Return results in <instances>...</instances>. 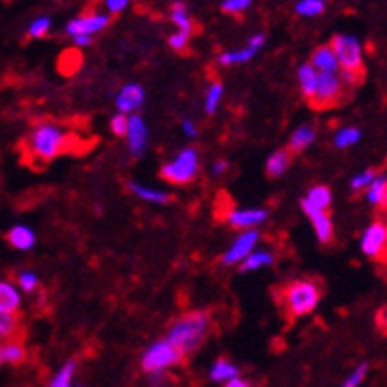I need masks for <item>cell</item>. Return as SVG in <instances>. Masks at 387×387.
Masks as SVG:
<instances>
[{
	"label": "cell",
	"instance_id": "1",
	"mask_svg": "<svg viewBox=\"0 0 387 387\" xmlns=\"http://www.w3.org/2000/svg\"><path fill=\"white\" fill-rule=\"evenodd\" d=\"M75 138L69 130L56 122H39L30 132L26 140V152L34 161L47 164L56 157L69 154L75 148Z\"/></svg>",
	"mask_w": 387,
	"mask_h": 387
},
{
	"label": "cell",
	"instance_id": "2",
	"mask_svg": "<svg viewBox=\"0 0 387 387\" xmlns=\"http://www.w3.org/2000/svg\"><path fill=\"white\" fill-rule=\"evenodd\" d=\"M212 319L209 311L197 309V311H189V313L181 314L173 324L167 328L166 338L176 344L179 350L187 354H193L197 348H201L209 334H211Z\"/></svg>",
	"mask_w": 387,
	"mask_h": 387
},
{
	"label": "cell",
	"instance_id": "3",
	"mask_svg": "<svg viewBox=\"0 0 387 387\" xmlns=\"http://www.w3.org/2000/svg\"><path fill=\"white\" fill-rule=\"evenodd\" d=\"M321 297H323V291L314 279H295L283 287L281 305L285 309L287 317L299 319V317L313 313L317 305L321 303Z\"/></svg>",
	"mask_w": 387,
	"mask_h": 387
},
{
	"label": "cell",
	"instance_id": "4",
	"mask_svg": "<svg viewBox=\"0 0 387 387\" xmlns=\"http://www.w3.org/2000/svg\"><path fill=\"white\" fill-rule=\"evenodd\" d=\"M185 354L173 342L161 338V340L152 342L144 350L142 358H140V366L148 376H156V374H166L167 369L179 366Z\"/></svg>",
	"mask_w": 387,
	"mask_h": 387
},
{
	"label": "cell",
	"instance_id": "5",
	"mask_svg": "<svg viewBox=\"0 0 387 387\" xmlns=\"http://www.w3.org/2000/svg\"><path fill=\"white\" fill-rule=\"evenodd\" d=\"M199 167H201L199 152L195 148H185L161 167L159 176L169 185H189L199 176Z\"/></svg>",
	"mask_w": 387,
	"mask_h": 387
},
{
	"label": "cell",
	"instance_id": "6",
	"mask_svg": "<svg viewBox=\"0 0 387 387\" xmlns=\"http://www.w3.org/2000/svg\"><path fill=\"white\" fill-rule=\"evenodd\" d=\"M331 46L338 57L342 71L364 73V46L358 37L352 34H338L332 37Z\"/></svg>",
	"mask_w": 387,
	"mask_h": 387
},
{
	"label": "cell",
	"instance_id": "7",
	"mask_svg": "<svg viewBox=\"0 0 387 387\" xmlns=\"http://www.w3.org/2000/svg\"><path fill=\"white\" fill-rule=\"evenodd\" d=\"M344 83H342L338 73H319V85H317V92L311 99V106L317 111H326L336 106L344 97Z\"/></svg>",
	"mask_w": 387,
	"mask_h": 387
},
{
	"label": "cell",
	"instance_id": "8",
	"mask_svg": "<svg viewBox=\"0 0 387 387\" xmlns=\"http://www.w3.org/2000/svg\"><path fill=\"white\" fill-rule=\"evenodd\" d=\"M360 250L369 259H383L387 256V222L374 221L366 226L360 238Z\"/></svg>",
	"mask_w": 387,
	"mask_h": 387
},
{
	"label": "cell",
	"instance_id": "9",
	"mask_svg": "<svg viewBox=\"0 0 387 387\" xmlns=\"http://www.w3.org/2000/svg\"><path fill=\"white\" fill-rule=\"evenodd\" d=\"M259 238H262V234H259V231H256V228H252V231H240L236 240L232 242L231 248L222 254V264H224L226 268L240 266V264L256 250Z\"/></svg>",
	"mask_w": 387,
	"mask_h": 387
},
{
	"label": "cell",
	"instance_id": "10",
	"mask_svg": "<svg viewBox=\"0 0 387 387\" xmlns=\"http://www.w3.org/2000/svg\"><path fill=\"white\" fill-rule=\"evenodd\" d=\"M111 14L106 12H89V14H81L73 18L67 26H65V34L67 36H94L102 30L109 28L111 24Z\"/></svg>",
	"mask_w": 387,
	"mask_h": 387
},
{
	"label": "cell",
	"instance_id": "11",
	"mask_svg": "<svg viewBox=\"0 0 387 387\" xmlns=\"http://www.w3.org/2000/svg\"><path fill=\"white\" fill-rule=\"evenodd\" d=\"M266 46V34H254L250 37L246 47L242 49H232V51H222L219 56V65L222 67H234V65H242L252 61L254 57L258 56V51Z\"/></svg>",
	"mask_w": 387,
	"mask_h": 387
},
{
	"label": "cell",
	"instance_id": "12",
	"mask_svg": "<svg viewBox=\"0 0 387 387\" xmlns=\"http://www.w3.org/2000/svg\"><path fill=\"white\" fill-rule=\"evenodd\" d=\"M268 209H259V207H254V209H232L226 214L228 224H231L232 228H236V231H252L256 226H262L264 222H268Z\"/></svg>",
	"mask_w": 387,
	"mask_h": 387
},
{
	"label": "cell",
	"instance_id": "13",
	"mask_svg": "<svg viewBox=\"0 0 387 387\" xmlns=\"http://www.w3.org/2000/svg\"><path fill=\"white\" fill-rule=\"evenodd\" d=\"M301 209H303V212L309 216V221L313 224L317 240L321 244H324V246L331 244L332 240H334V224H332L328 211H317V209H313L311 204H307L305 201H301Z\"/></svg>",
	"mask_w": 387,
	"mask_h": 387
},
{
	"label": "cell",
	"instance_id": "14",
	"mask_svg": "<svg viewBox=\"0 0 387 387\" xmlns=\"http://www.w3.org/2000/svg\"><path fill=\"white\" fill-rule=\"evenodd\" d=\"M148 126L142 116L132 114L128 120V132H126V142H128L130 154L134 157H140L146 152V144H148Z\"/></svg>",
	"mask_w": 387,
	"mask_h": 387
},
{
	"label": "cell",
	"instance_id": "15",
	"mask_svg": "<svg viewBox=\"0 0 387 387\" xmlns=\"http://www.w3.org/2000/svg\"><path fill=\"white\" fill-rule=\"evenodd\" d=\"M144 99H146L144 89L138 83H128L120 89L114 102H116L118 112H122V114H136V111L144 104Z\"/></svg>",
	"mask_w": 387,
	"mask_h": 387
},
{
	"label": "cell",
	"instance_id": "16",
	"mask_svg": "<svg viewBox=\"0 0 387 387\" xmlns=\"http://www.w3.org/2000/svg\"><path fill=\"white\" fill-rule=\"evenodd\" d=\"M309 63L313 65L319 73H338V71H340L338 57L334 54V49H332L331 44L317 47L313 51V56H311V61H309Z\"/></svg>",
	"mask_w": 387,
	"mask_h": 387
},
{
	"label": "cell",
	"instance_id": "17",
	"mask_svg": "<svg viewBox=\"0 0 387 387\" xmlns=\"http://www.w3.org/2000/svg\"><path fill=\"white\" fill-rule=\"evenodd\" d=\"M22 307V291L16 283L0 279V313H18Z\"/></svg>",
	"mask_w": 387,
	"mask_h": 387
},
{
	"label": "cell",
	"instance_id": "18",
	"mask_svg": "<svg viewBox=\"0 0 387 387\" xmlns=\"http://www.w3.org/2000/svg\"><path fill=\"white\" fill-rule=\"evenodd\" d=\"M238 376H240L238 364H234L231 358H224V356L214 360L211 369H209V378H211V381H214V383H221V386H224V383H226V381H231V379L238 378Z\"/></svg>",
	"mask_w": 387,
	"mask_h": 387
},
{
	"label": "cell",
	"instance_id": "19",
	"mask_svg": "<svg viewBox=\"0 0 387 387\" xmlns=\"http://www.w3.org/2000/svg\"><path fill=\"white\" fill-rule=\"evenodd\" d=\"M6 240L14 250L20 252H28L36 246V232L32 231L26 224H16L6 232Z\"/></svg>",
	"mask_w": 387,
	"mask_h": 387
},
{
	"label": "cell",
	"instance_id": "20",
	"mask_svg": "<svg viewBox=\"0 0 387 387\" xmlns=\"http://www.w3.org/2000/svg\"><path fill=\"white\" fill-rule=\"evenodd\" d=\"M314 140H317V130H314L311 124H303V126H299V128L291 134L289 144H287V149H289L293 156H299V154H303V152H307V149L313 146Z\"/></svg>",
	"mask_w": 387,
	"mask_h": 387
},
{
	"label": "cell",
	"instance_id": "21",
	"mask_svg": "<svg viewBox=\"0 0 387 387\" xmlns=\"http://www.w3.org/2000/svg\"><path fill=\"white\" fill-rule=\"evenodd\" d=\"M293 164V154L289 149H277L266 161V173L269 179H277V177L285 176L289 167Z\"/></svg>",
	"mask_w": 387,
	"mask_h": 387
},
{
	"label": "cell",
	"instance_id": "22",
	"mask_svg": "<svg viewBox=\"0 0 387 387\" xmlns=\"http://www.w3.org/2000/svg\"><path fill=\"white\" fill-rule=\"evenodd\" d=\"M130 193L134 197H138L140 201H146V203L154 204H167L171 201V195L167 191H161V189H154V187H148V185L142 183H128Z\"/></svg>",
	"mask_w": 387,
	"mask_h": 387
},
{
	"label": "cell",
	"instance_id": "23",
	"mask_svg": "<svg viewBox=\"0 0 387 387\" xmlns=\"http://www.w3.org/2000/svg\"><path fill=\"white\" fill-rule=\"evenodd\" d=\"M169 20L173 22V26H176L179 32H185V34H191V36H193L195 22L193 18H191L189 8H187L185 2L176 0V2L171 4V8H169Z\"/></svg>",
	"mask_w": 387,
	"mask_h": 387
},
{
	"label": "cell",
	"instance_id": "24",
	"mask_svg": "<svg viewBox=\"0 0 387 387\" xmlns=\"http://www.w3.org/2000/svg\"><path fill=\"white\" fill-rule=\"evenodd\" d=\"M297 79H299V89L303 92V97L307 101H311L319 85V71L311 63H303L297 71Z\"/></svg>",
	"mask_w": 387,
	"mask_h": 387
},
{
	"label": "cell",
	"instance_id": "25",
	"mask_svg": "<svg viewBox=\"0 0 387 387\" xmlns=\"http://www.w3.org/2000/svg\"><path fill=\"white\" fill-rule=\"evenodd\" d=\"M276 264V254L269 252V250H254L248 258L240 264V271L242 274H248V271H258L262 268H269Z\"/></svg>",
	"mask_w": 387,
	"mask_h": 387
},
{
	"label": "cell",
	"instance_id": "26",
	"mask_svg": "<svg viewBox=\"0 0 387 387\" xmlns=\"http://www.w3.org/2000/svg\"><path fill=\"white\" fill-rule=\"evenodd\" d=\"M366 201L371 207H386L387 204V173H378L376 179L369 183V187L364 191Z\"/></svg>",
	"mask_w": 387,
	"mask_h": 387
},
{
	"label": "cell",
	"instance_id": "27",
	"mask_svg": "<svg viewBox=\"0 0 387 387\" xmlns=\"http://www.w3.org/2000/svg\"><path fill=\"white\" fill-rule=\"evenodd\" d=\"M303 201L317 211H328L332 207V191L326 185H314L307 191V197Z\"/></svg>",
	"mask_w": 387,
	"mask_h": 387
},
{
	"label": "cell",
	"instance_id": "28",
	"mask_svg": "<svg viewBox=\"0 0 387 387\" xmlns=\"http://www.w3.org/2000/svg\"><path fill=\"white\" fill-rule=\"evenodd\" d=\"M75 376H77V362L67 360L61 368L49 379V387H75Z\"/></svg>",
	"mask_w": 387,
	"mask_h": 387
},
{
	"label": "cell",
	"instance_id": "29",
	"mask_svg": "<svg viewBox=\"0 0 387 387\" xmlns=\"http://www.w3.org/2000/svg\"><path fill=\"white\" fill-rule=\"evenodd\" d=\"M360 140H362V130L356 126H344L334 134V146L338 149H348L356 146Z\"/></svg>",
	"mask_w": 387,
	"mask_h": 387
},
{
	"label": "cell",
	"instance_id": "30",
	"mask_svg": "<svg viewBox=\"0 0 387 387\" xmlns=\"http://www.w3.org/2000/svg\"><path fill=\"white\" fill-rule=\"evenodd\" d=\"M2 360L4 364L18 366L26 360V348L18 340H6L2 344Z\"/></svg>",
	"mask_w": 387,
	"mask_h": 387
},
{
	"label": "cell",
	"instance_id": "31",
	"mask_svg": "<svg viewBox=\"0 0 387 387\" xmlns=\"http://www.w3.org/2000/svg\"><path fill=\"white\" fill-rule=\"evenodd\" d=\"M222 97H224V85L221 81H212L207 89V94H204V112L207 114H214L221 106Z\"/></svg>",
	"mask_w": 387,
	"mask_h": 387
},
{
	"label": "cell",
	"instance_id": "32",
	"mask_svg": "<svg viewBox=\"0 0 387 387\" xmlns=\"http://www.w3.org/2000/svg\"><path fill=\"white\" fill-rule=\"evenodd\" d=\"M326 10V0H299L295 4V14L301 18L321 16Z\"/></svg>",
	"mask_w": 387,
	"mask_h": 387
},
{
	"label": "cell",
	"instance_id": "33",
	"mask_svg": "<svg viewBox=\"0 0 387 387\" xmlns=\"http://www.w3.org/2000/svg\"><path fill=\"white\" fill-rule=\"evenodd\" d=\"M369 376V364L368 362H360L356 368L352 369L350 374L344 378L340 387H362L366 383V379Z\"/></svg>",
	"mask_w": 387,
	"mask_h": 387
},
{
	"label": "cell",
	"instance_id": "34",
	"mask_svg": "<svg viewBox=\"0 0 387 387\" xmlns=\"http://www.w3.org/2000/svg\"><path fill=\"white\" fill-rule=\"evenodd\" d=\"M18 332V317L14 313H0V340H12Z\"/></svg>",
	"mask_w": 387,
	"mask_h": 387
},
{
	"label": "cell",
	"instance_id": "35",
	"mask_svg": "<svg viewBox=\"0 0 387 387\" xmlns=\"http://www.w3.org/2000/svg\"><path fill=\"white\" fill-rule=\"evenodd\" d=\"M379 171L378 169H374V167H368V169H364V171H360V173H356V176L352 177L350 181V189L354 191V193H360V191H366L369 187V183L376 179V176H378Z\"/></svg>",
	"mask_w": 387,
	"mask_h": 387
},
{
	"label": "cell",
	"instance_id": "36",
	"mask_svg": "<svg viewBox=\"0 0 387 387\" xmlns=\"http://www.w3.org/2000/svg\"><path fill=\"white\" fill-rule=\"evenodd\" d=\"M16 285L24 293H34L37 287H39V277L32 269H22V271H18V276H16Z\"/></svg>",
	"mask_w": 387,
	"mask_h": 387
},
{
	"label": "cell",
	"instance_id": "37",
	"mask_svg": "<svg viewBox=\"0 0 387 387\" xmlns=\"http://www.w3.org/2000/svg\"><path fill=\"white\" fill-rule=\"evenodd\" d=\"M51 30V18L49 16H37L36 20H32L28 26V37L32 39H42L46 37Z\"/></svg>",
	"mask_w": 387,
	"mask_h": 387
},
{
	"label": "cell",
	"instance_id": "38",
	"mask_svg": "<svg viewBox=\"0 0 387 387\" xmlns=\"http://www.w3.org/2000/svg\"><path fill=\"white\" fill-rule=\"evenodd\" d=\"M254 4V0H222L221 10L224 14H231V16H240L244 14L250 6Z\"/></svg>",
	"mask_w": 387,
	"mask_h": 387
},
{
	"label": "cell",
	"instance_id": "39",
	"mask_svg": "<svg viewBox=\"0 0 387 387\" xmlns=\"http://www.w3.org/2000/svg\"><path fill=\"white\" fill-rule=\"evenodd\" d=\"M189 42H191V34H185V32H179V30L167 37L169 47H171L173 51H177V54H185L187 47H189Z\"/></svg>",
	"mask_w": 387,
	"mask_h": 387
},
{
	"label": "cell",
	"instance_id": "40",
	"mask_svg": "<svg viewBox=\"0 0 387 387\" xmlns=\"http://www.w3.org/2000/svg\"><path fill=\"white\" fill-rule=\"evenodd\" d=\"M128 114H114L111 118V132L114 136H118V138H126V132H128Z\"/></svg>",
	"mask_w": 387,
	"mask_h": 387
},
{
	"label": "cell",
	"instance_id": "41",
	"mask_svg": "<svg viewBox=\"0 0 387 387\" xmlns=\"http://www.w3.org/2000/svg\"><path fill=\"white\" fill-rule=\"evenodd\" d=\"M102 4H104V8H106V14H120V12H124V10L128 8L130 0H102Z\"/></svg>",
	"mask_w": 387,
	"mask_h": 387
},
{
	"label": "cell",
	"instance_id": "42",
	"mask_svg": "<svg viewBox=\"0 0 387 387\" xmlns=\"http://www.w3.org/2000/svg\"><path fill=\"white\" fill-rule=\"evenodd\" d=\"M338 75H340L342 83H344V87H358L360 81H362V75L364 73H354V71H338Z\"/></svg>",
	"mask_w": 387,
	"mask_h": 387
},
{
	"label": "cell",
	"instance_id": "43",
	"mask_svg": "<svg viewBox=\"0 0 387 387\" xmlns=\"http://www.w3.org/2000/svg\"><path fill=\"white\" fill-rule=\"evenodd\" d=\"M181 128H183L185 136H189V138H197V124H195L193 120L185 118L181 122Z\"/></svg>",
	"mask_w": 387,
	"mask_h": 387
},
{
	"label": "cell",
	"instance_id": "44",
	"mask_svg": "<svg viewBox=\"0 0 387 387\" xmlns=\"http://www.w3.org/2000/svg\"><path fill=\"white\" fill-rule=\"evenodd\" d=\"M222 387H254L252 386V381H248L246 378H242V376H238V378L231 379V381H226Z\"/></svg>",
	"mask_w": 387,
	"mask_h": 387
},
{
	"label": "cell",
	"instance_id": "45",
	"mask_svg": "<svg viewBox=\"0 0 387 387\" xmlns=\"http://www.w3.org/2000/svg\"><path fill=\"white\" fill-rule=\"evenodd\" d=\"M226 171H228V161H226V159H219V161L212 166V173H214V176H224Z\"/></svg>",
	"mask_w": 387,
	"mask_h": 387
},
{
	"label": "cell",
	"instance_id": "46",
	"mask_svg": "<svg viewBox=\"0 0 387 387\" xmlns=\"http://www.w3.org/2000/svg\"><path fill=\"white\" fill-rule=\"evenodd\" d=\"M71 39L77 47H87L92 44V36H73Z\"/></svg>",
	"mask_w": 387,
	"mask_h": 387
},
{
	"label": "cell",
	"instance_id": "47",
	"mask_svg": "<svg viewBox=\"0 0 387 387\" xmlns=\"http://www.w3.org/2000/svg\"><path fill=\"white\" fill-rule=\"evenodd\" d=\"M381 319H383V323L387 324V309H386V311H383V314H381Z\"/></svg>",
	"mask_w": 387,
	"mask_h": 387
},
{
	"label": "cell",
	"instance_id": "48",
	"mask_svg": "<svg viewBox=\"0 0 387 387\" xmlns=\"http://www.w3.org/2000/svg\"><path fill=\"white\" fill-rule=\"evenodd\" d=\"M0 364H4V360H2V344H0Z\"/></svg>",
	"mask_w": 387,
	"mask_h": 387
},
{
	"label": "cell",
	"instance_id": "49",
	"mask_svg": "<svg viewBox=\"0 0 387 387\" xmlns=\"http://www.w3.org/2000/svg\"><path fill=\"white\" fill-rule=\"evenodd\" d=\"M75 387H83V386H75Z\"/></svg>",
	"mask_w": 387,
	"mask_h": 387
}]
</instances>
